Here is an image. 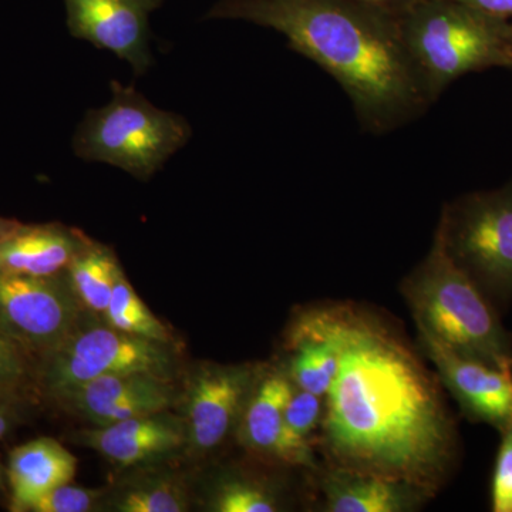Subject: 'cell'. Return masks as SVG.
<instances>
[{"mask_svg": "<svg viewBox=\"0 0 512 512\" xmlns=\"http://www.w3.org/2000/svg\"><path fill=\"white\" fill-rule=\"evenodd\" d=\"M113 505L120 512H183L188 510V495L174 478H156L131 485Z\"/></svg>", "mask_w": 512, "mask_h": 512, "instance_id": "21", "label": "cell"}, {"mask_svg": "<svg viewBox=\"0 0 512 512\" xmlns=\"http://www.w3.org/2000/svg\"><path fill=\"white\" fill-rule=\"evenodd\" d=\"M318 510L325 512H412L433 497L396 478L319 466Z\"/></svg>", "mask_w": 512, "mask_h": 512, "instance_id": "15", "label": "cell"}, {"mask_svg": "<svg viewBox=\"0 0 512 512\" xmlns=\"http://www.w3.org/2000/svg\"><path fill=\"white\" fill-rule=\"evenodd\" d=\"M323 412H325V397L306 392L293 384L285 406V421L292 433L312 441L313 434L319 430Z\"/></svg>", "mask_w": 512, "mask_h": 512, "instance_id": "22", "label": "cell"}, {"mask_svg": "<svg viewBox=\"0 0 512 512\" xmlns=\"http://www.w3.org/2000/svg\"><path fill=\"white\" fill-rule=\"evenodd\" d=\"M355 2L382 10V12L394 16V18H400L404 12L412 8L417 0H355Z\"/></svg>", "mask_w": 512, "mask_h": 512, "instance_id": "27", "label": "cell"}, {"mask_svg": "<svg viewBox=\"0 0 512 512\" xmlns=\"http://www.w3.org/2000/svg\"><path fill=\"white\" fill-rule=\"evenodd\" d=\"M77 470V458L59 441L40 437L16 447L9 458L12 485L10 510L25 512L47 491L70 483Z\"/></svg>", "mask_w": 512, "mask_h": 512, "instance_id": "17", "label": "cell"}, {"mask_svg": "<svg viewBox=\"0 0 512 512\" xmlns=\"http://www.w3.org/2000/svg\"><path fill=\"white\" fill-rule=\"evenodd\" d=\"M9 429V414L6 410L0 409V439L5 436L6 431Z\"/></svg>", "mask_w": 512, "mask_h": 512, "instance_id": "28", "label": "cell"}, {"mask_svg": "<svg viewBox=\"0 0 512 512\" xmlns=\"http://www.w3.org/2000/svg\"><path fill=\"white\" fill-rule=\"evenodd\" d=\"M66 271L84 309L103 316L123 272L113 249L87 238Z\"/></svg>", "mask_w": 512, "mask_h": 512, "instance_id": "18", "label": "cell"}, {"mask_svg": "<svg viewBox=\"0 0 512 512\" xmlns=\"http://www.w3.org/2000/svg\"><path fill=\"white\" fill-rule=\"evenodd\" d=\"M305 311L340 357L319 426L325 466L396 478L436 494L458 453L456 420L437 373L376 313L353 303Z\"/></svg>", "mask_w": 512, "mask_h": 512, "instance_id": "1", "label": "cell"}, {"mask_svg": "<svg viewBox=\"0 0 512 512\" xmlns=\"http://www.w3.org/2000/svg\"><path fill=\"white\" fill-rule=\"evenodd\" d=\"M171 380L147 373L99 377L59 400L96 427L167 412L174 403Z\"/></svg>", "mask_w": 512, "mask_h": 512, "instance_id": "13", "label": "cell"}, {"mask_svg": "<svg viewBox=\"0 0 512 512\" xmlns=\"http://www.w3.org/2000/svg\"><path fill=\"white\" fill-rule=\"evenodd\" d=\"M103 318L113 328L128 333V335L167 343V345L173 342L168 329L151 313L146 303L141 301L140 296L127 281L124 272H121L117 279Z\"/></svg>", "mask_w": 512, "mask_h": 512, "instance_id": "19", "label": "cell"}, {"mask_svg": "<svg viewBox=\"0 0 512 512\" xmlns=\"http://www.w3.org/2000/svg\"><path fill=\"white\" fill-rule=\"evenodd\" d=\"M215 512H276L284 510L281 494L274 485L259 478L232 476L224 478L212 495Z\"/></svg>", "mask_w": 512, "mask_h": 512, "instance_id": "20", "label": "cell"}, {"mask_svg": "<svg viewBox=\"0 0 512 512\" xmlns=\"http://www.w3.org/2000/svg\"><path fill=\"white\" fill-rule=\"evenodd\" d=\"M66 23L74 39L92 43L130 64L143 76L154 63L150 16L163 0H63Z\"/></svg>", "mask_w": 512, "mask_h": 512, "instance_id": "9", "label": "cell"}, {"mask_svg": "<svg viewBox=\"0 0 512 512\" xmlns=\"http://www.w3.org/2000/svg\"><path fill=\"white\" fill-rule=\"evenodd\" d=\"M421 348L436 367L441 384L474 423L498 431L512 423V369H500L460 355L419 332Z\"/></svg>", "mask_w": 512, "mask_h": 512, "instance_id": "11", "label": "cell"}, {"mask_svg": "<svg viewBox=\"0 0 512 512\" xmlns=\"http://www.w3.org/2000/svg\"><path fill=\"white\" fill-rule=\"evenodd\" d=\"M67 271L50 276L0 274V329L28 353L45 357L83 320Z\"/></svg>", "mask_w": 512, "mask_h": 512, "instance_id": "8", "label": "cell"}, {"mask_svg": "<svg viewBox=\"0 0 512 512\" xmlns=\"http://www.w3.org/2000/svg\"><path fill=\"white\" fill-rule=\"evenodd\" d=\"M16 224H18V222L5 220V218H0V237H3V235L8 234L10 229L15 227Z\"/></svg>", "mask_w": 512, "mask_h": 512, "instance_id": "29", "label": "cell"}, {"mask_svg": "<svg viewBox=\"0 0 512 512\" xmlns=\"http://www.w3.org/2000/svg\"><path fill=\"white\" fill-rule=\"evenodd\" d=\"M0 483H2V477H0Z\"/></svg>", "mask_w": 512, "mask_h": 512, "instance_id": "30", "label": "cell"}, {"mask_svg": "<svg viewBox=\"0 0 512 512\" xmlns=\"http://www.w3.org/2000/svg\"><path fill=\"white\" fill-rule=\"evenodd\" d=\"M29 353L0 329V393L16 389L28 375Z\"/></svg>", "mask_w": 512, "mask_h": 512, "instance_id": "25", "label": "cell"}, {"mask_svg": "<svg viewBox=\"0 0 512 512\" xmlns=\"http://www.w3.org/2000/svg\"><path fill=\"white\" fill-rule=\"evenodd\" d=\"M511 70H512V67H511Z\"/></svg>", "mask_w": 512, "mask_h": 512, "instance_id": "31", "label": "cell"}, {"mask_svg": "<svg viewBox=\"0 0 512 512\" xmlns=\"http://www.w3.org/2000/svg\"><path fill=\"white\" fill-rule=\"evenodd\" d=\"M497 18L512 20V0H451Z\"/></svg>", "mask_w": 512, "mask_h": 512, "instance_id": "26", "label": "cell"}, {"mask_svg": "<svg viewBox=\"0 0 512 512\" xmlns=\"http://www.w3.org/2000/svg\"><path fill=\"white\" fill-rule=\"evenodd\" d=\"M103 491L63 484L47 491L29 505L32 512H89L100 500Z\"/></svg>", "mask_w": 512, "mask_h": 512, "instance_id": "24", "label": "cell"}, {"mask_svg": "<svg viewBox=\"0 0 512 512\" xmlns=\"http://www.w3.org/2000/svg\"><path fill=\"white\" fill-rule=\"evenodd\" d=\"M110 89L109 103L87 111L77 128L74 154L148 181L190 141V123L180 114L158 109L133 86L113 80Z\"/></svg>", "mask_w": 512, "mask_h": 512, "instance_id": "5", "label": "cell"}, {"mask_svg": "<svg viewBox=\"0 0 512 512\" xmlns=\"http://www.w3.org/2000/svg\"><path fill=\"white\" fill-rule=\"evenodd\" d=\"M207 20H241L281 33L293 52L335 79L360 127L384 136L433 106L404 46L399 18L355 0H218Z\"/></svg>", "mask_w": 512, "mask_h": 512, "instance_id": "2", "label": "cell"}, {"mask_svg": "<svg viewBox=\"0 0 512 512\" xmlns=\"http://www.w3.org/2000/svg\"><path fill=\"white\" fill-rule=\"evenodd\" d=\"M400 288L417 332L460 355L512 369V336L495 303L451 259L437 232L426 258Z\"/></svg>", "mask_w": 512, "mask_h": 512, "instance_id": "3", "label": "cell"}, {"mask_svg": "<svg viewBox=\"0 0 512 512\" xmlns=\"http://www.w3.org/2000/svg\"><path fill=\"white\" fill-rule=\"evenodd\" d=\"M80 441L110 463L134 467L177 453L188 443V431L185 421L161 412L83 431Z\"/></svg>", "mask_w": 512, "mask_h": 512, "instance_id": "14", "label": "cell"}, {"mask_svg": "<svg viewBox=\"0 0 512 512\" xmlns=\"http://www.w3.org/2000/svg\"><path fill=\"white\" fill-rule=\"evenodd\" d=\"M167 343L138 338L110 323L82 320L59 348L47 353L42 383L60 399L99 377L147 373L171 380L175 357Z\"/></svg>", "mask_w": 512, "mask_h": 512, "instance_id": "7", "label": "cell"}, {"mask_svg": "<svg viewBox=\"0 0 512 512\" xmlns=\"http://www.w3.org/2000/svg\"><path fill=\"white\" fill-rule=\"evenodd\" d=\"M86 239L83 232L60 224H16L0 237V274H60L66 271Z\"/></svg>", "mask_w": 512, "mask_h": 512, "instance_id": "16", "label": "cell"}, {"mask_svg": "<svg viewBox=\"0 0 512 512\" xmlns=\"http://www.w3.org/2000/svg\"><path fill=\"white\" fill-rule=\"evenodd\" d=\"M437 234L447 254L494 303L512 298V181L448 202Z\"/></svg>", "mask_w": 512, "mask_h": 512, "instance_id": "6", "label": "cell"}, {"mask_svg": "<svg viewBox=\"0 0 512 512\" xmlns=\"http://www.w3.org/2000/svg\"><path fill=\"white\" fill-rule=\"evenodd\" d=\"M399 26L434 103L467 74L512 67V20L451 0H417Z\"/></svg>", "mask_w": 512, "mask_h": 512, "instance_id": "4", "label": "cell"}, {"mask_svg": "<svg viewBox=\"0 0 512 512\" xmlns=\"http://www.w3.org/2000/svg\"><path fill=\"white\" fill-rule=\"evenodd\" d=\"M262 370L255 365H205L188 389V443L198 453L220 447L238 429Z\"/></svg>", "mask_w": 512, "mask_h": 512, "instance_id": "10", "label": "cell"}, {"mask_svg": "<svg viewBox=\"0 0 512 512\" xmlns=\"http://www.w3.org/2000/svg\"><path fill=\"white\" fill-rule=\"evenodd\" d=\"M500 434V446L491 474L490 507L493 512H512V423Z\"/></svg>", "mask_w": 512, "mask_h": 512, "instance_id": "23", "label": "cell"}, {"mask_svg": "<svg viewBox=\"0 0 512 512\" xmlns=\"http://www.w3.org/2000/svg\"><path fill=\"white\" fill-rule=\"evenodd\" d=\"M293 383L286 370H262L242 416V443L259 456L289 467L318 470L312 441L296 436L285 421V406Z\"/></svg>", "mask_w": 512, "mask_h": 512, "instance_id": "12", "label": "cell"}]
</instances>
